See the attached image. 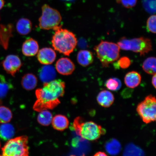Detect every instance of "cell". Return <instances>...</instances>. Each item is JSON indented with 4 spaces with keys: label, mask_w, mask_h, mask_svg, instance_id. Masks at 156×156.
Instances as JSON below:
<instances>
[{
    "label": "cell",
    "mask_w": 156,
    "mask_h": 156,
    "mask_svg": "<svg viewBox=\"0 0 156 156\" xmlns=\"http://www.w3.org/2000/svg\"><path fill=\"white\" fill-rule=\"evenodd\" d=\"M65 83L61 80L44 83L43 87L36 91L37 100L33 106L34 110L40 112L57 107L60 103L59 98L65 93Z\"/></svg>",
    "instance_id": "obj_1"
},
{
    "label": "cell",
    "mask_w": 156,
    "mask_h": 156,
    "mask_svg": "<svg viewBox=\"0 0 156 156\" xmlns=\"http://www.w3.org/2000/svg\"><path fill=\"white\" fill-rule=\"evenodd\" d=\"M55 34L51 41L55 50L64 55L69 56L76 46L77 41L73 33L59 25L54 29Z\"/></svg>",
    "instance_id": "obj_2"
},
{
    "label": "cell",
    "mask_w": 156,
    "mask_h": 156,
    "mask_svg": "<svg viewBox=\"0 0 156 156\" xmlns=\"http://www.w3.org/2000/svg\"><path fill=\"white\" fill-rule=\"evenodd\" d=\"M73 126L77 135L88 141H95L106 133L101 126L92 121L84 122L80 117L74 120Z\"/></svg>",
    "instance_id": "obj_3"
},
{
    "label": "cell",
    "mask_w": 156,
    "mask_h": 156,
    "mask_svg": "<svg viewBox=\"0 0 156 156\" xmlns=\"http://www.w3.org/2000/svg\"><path fill=\"white\" fill-rule=\"evenodd\" d=\"M94 50L104 68L108 67L109 64L119 58L120 48L118 44L102 40L95 46Z\"/></svg>",
    "instance_id": "obj_4"
},
{
    "label": "cell",
    "mask_w": 156,
    "mask_h": 156,
    "mask_svg": "<svg viewBox=\"0 0 156 156\" xmlns=\"http://www.w3.org/2000/svg\"><path fill=\"white\" fill-rule=\"evenodd\" d=\"M120 49L139 53L141 56L145 55L152 50L151 41L149 38L143 37L131 39L122 37L118 42Z\"/></svg>",
    "instance_id": "obj_5"
},
{
    "label": "cell",
    "mask_w": 156,
    "mask_h": 156,
    "mask_svg": "<svg viewBox=\"0 0 156 156\" xmlns=\"http://www.w3.org/2000/svg\"><path fill=\"white\" fill-rule=\"evenodd\" d=\"M28 138L21 136L9 140L2 149L3 156H29Z\"/></svg>",
    "instance_id": "obj_6"
},
{
    "label": "cell",
    "mask_w": 156,
    "mask_h": 156,
    "mask_svg": "<svg viewBox=\"0 0 156 156\" xmlns=\"http://www.w3.org/2000/svg\"><path fill=\"white\" fill-rule=\"evenodd\" d=\"M42 10V15L39 19L40 28L49 30L59 26L62 20L59 12L46 4L43 5Z\"/></svg>",
    "instance_id": "obj_7"
},
{
    "label": "cell",
    "mask_w": 156,
    "mask_h": 156,
    "mask_svg": "<svg viewBox=\"0 0 156 156\" xmlns=\"http://www.w3.org/2000/svg\"><path fill=\"white\" fill-rule=\"evenodd\" d=\"M136 112L144 122L149 124L155 122L156 116V100L155 96L148 95L138 104Z\"/></svg>",
    "instance_id": "obj_8"
},
{
    "label": "cell",
    "mask_w": 156,
    "mask_h": 156,
    "mask_svg": "<svg viewBox=\"0 0 156 156\" xmlns=\"http://www.w3.org/2000/svg\"><path fill=\"white\" fill-rule=\"evenodd\" d=\"M1 64L5 71L13 77H15L22 65L19 56L14 55L7 56Z\"/></svg>",
    "instance_id": "obj_9"
},
{
    "label": "cell",
    "mask_w": 156,
    "mask_h": 156,
    "mask_svg": "<svg viewBox=\"0 0 156 156\" xmlns=\"http://www.w3.org/2000/svg\"><path fill=\"white\" fill-rule=\"evenodd\" d=\"M55 68L58 73L62 75H71L75 70V65L72 60L67 58H59L56 63Z\"/></svg>",
    "instance_id": "obj_10"
},
{
    "label": "cell",
    "mask_w": 156,
    "mask_h": 156,
    "mask_svg": "<svg viewBox=\"0 0 156 156\" xmlns=\"http://www.w3.org/2000/svg\"><path fill=\"white\" fill-rule=\"evenodd\" d=\"M37 58L40 63L44 65H50L55 60L56 54L51 48H45L38 51Z\"/></svg>",
    "instance_id": "obj_11"
},
{
    "label": "cell",
    "mask_w": 156,
    "mask_h": 156,
    "mask_svg": "<svg viewBox=\"0 0 156 156\" xmlns=\"http://www.w3.org/2000/svg\"><path fill=\"white\" fill-rule=\"evenodd\" d=\"M39 51V45L36 40L32 38L27 39L23 43L22 47V53L27 56H34Z\"/></svg>",
    "instance_id": "obj_12"
},
{
    "label": "cell",
    "mask_w": 156,
    "mask_h": 156,
    "mask_svg": "<svg viewBox=\"0 0 156 156\" xmlns=\"http://www.w3.org/2000/svg\"><path fill=\"white\" fill-rule=\"evenodd\" d=\"M39 76L41 81L44 83L50 82L54 80L56 77L55 69L52 66L44 65L39 70Z\"/></svg>",
    "instance_id": "obj_13"
},
{
    "label": "cell",
    "mask_w": 156,
    "mask_h": 156,
    "mask_svg": "<svg viewBox=\"0 0 156 156\" xmlns=\"http://www.w3.org/2000/svg\"><path fill=\"white\" fill-rule=\"evenodd\" d=\"M114 100V95L110 91L107 90L101 91L97 97V100L98 104L105 108H108L112 106Z\"/></svg>",
    "instance_id": "obj_14"
},
{
    "label": "cell",
    "mask_w": 156,
    "mask_h": 156,
    "mask_svg": "<svg viewBox=\"0 0 156 156\" xmlns=\"http://www.w3.org/2000/svg\"><path fill=\"white\" fill-rule=\"evenodd\" d=\"M141 76L138 72L132 71L129 72L124 77V83L127 87L133 89L137 87L141 82Z\"/></svg>",
    "instance_id": "obj_15"
},
{
    "label": "cell",
    "mask_w": 156,
    "mask_h": 156,
    "mask_svg": "<svg viewBox=\"0 0 156 156\" xmlns=\"http://www.w3.org/2000/svg\"><path fill=\"white\" fill-rule=\"evenodd\" d=\"M77 61L83 67H87L93 63L94 56L92 52L87 50H81L78 52Z\"/></svg>",
    "instance_id": "obj_16"
},
{
    "label": "cell",
    "mask_w": 156,
    "mask_h": 156,
    "mask_svg": "<svg viewBox=\"0 0 156 156\" xmlns=\"http://www.w3.org/2000/svg\"><path fill=\"white\" fill-rule=\"evenodd\" d=\"M105 148L107 153L114 156L118 155L122 149L120 142L115 138H112L107 141L105 144Z\"/></svg>",
    "instance_id": "obj_17"
},
{
    "label": "cell",
    "mask_w": 156,
    "mask_h": 156,
    "mask_svg": "<svg viewBox=\"0 0 156 156\" xmlns=\"http://www.w3.org/2000/svg\"><path fill=\"white\" fill-rule=\"evenodd\" d=\"M52 126L55 129L63 131L67 128L69 122L66 116L62 115H58L52 118Z\"/></svg>",
    "instance_id": "obj_18"
},
{
    "label": "cell",
    "mask_w": 156,
    "mask_h": 156,
    "mask_svg": "<svg viewBox=\"0 0 156 156\" xmlns=\"http://www.w3.org/2000/svg\"><path fill=\"white\" fill-rule=\"evenodd\" d=\"M32 23L28 19L22 18L20 19L16 25L17 32L21 35H26L32 30Z\"/></svg>",
    "instance_id": "obj_19"
},
{
    "label": "cell",
    "mask_w": 156,
    "mask_h": 156,
    "mask_svg": "<svg viewBox=\"0 0 156 156\" xmlns=\"http://www.w3.org/2000/svg\"><path fill=\"white\" fill-rule=\"evenodd\" d=\"M37 77L32 73L25 74L22 78L21 83L24 88L28 90H32L37 85Z\"/></svg>",
    "instance_id": "obj_20"
},
{
    "label": "cell",
    "mask_w": 156,
    "mask_h": 156,
    "mask_svg": "<svg viewBox=\"0 0 156 156\" xmlns=\"http://www.w3.org/2000/svg\"><path fill=\"white\" fill-rule=\"evenodd\" d=\"M15 133V128L12 125L7 123L0 126V138L2 140L4 141L10 140Z\"/></svg>",
    "instance_id": "obj_21"
},
{
    "label": "cell",
    "mask_w": 156,
    "mask_h": 156,
    "mask_svg": "<svg viewBox=\"0 0 156 156\" xmlns=\"http://www.w3.org/2000/svg\"><path fill=\"white\" fill-rule=\"evenodd\" d=\"M122 156H145V154L141 148L133 144L129 143L125 147Z\"/></svg>",
    "instance_id": "obj_22"
},
{
    "label": "cell",
    "mask_w": 156,
    "mask_h": 156,
    "mask_svg": "<svg viewBox=\"0 0 156 156\" xmlns=\"http://www.w3.org/2000/svg\"><path fill=\"white\" fill-rule=\"evenodd\" d=\"M156 59L154 57H150L146 59L142 64V68L146 73L149 75L156 74Z\"/></svg>",
    "instance_id": "obj_23"
},
{
    "label": "cell",
    "mask_w": 156,
    "mask_h": 156,
    "mask_svg": "<svg viewBox=\"0 0 156 156\" xmlns=\"http://www.w3.org/2000/svg\"><path fill=\"white\" fill-rule=\"evenodd\" d=\"M13 87L4 76L0 75V99L4 98Z\"/></svg>",
    "instance_id": "obj_24"
},
{
    "label": "cell",
    "mask_w": 156,
    "mask_h": 156,
    "mask_svg": "<svg viewBox=\"0 0 156 156\" xmlns=\"http://www.w3.org/2000/svg\"><path fill=\"white\" fill-rule=\"evenodd\" d=\"M53 118L52 115L49 111L44 110L39 113L37 117L39 123L42 126H47L50 125Z\"/></svg>",
    "instance_id": "obj_25"
},
{
    "label": "cell",
    "mask_w": 156,
    "mask_h": 156,
    "mask_svg": "<svg viewBox=\"0 0 156 156\" xmlns=\"http://www.w3.org/2000/svg\"><path fill=\"white\" fill-rule=\"evenodd\" d=\"M12 118V112L9 108L4 106H0V123H8Z\"/></svg>",
    "instance_id": "obj_26"
},
{
    "label": "cell",
    "mask_w": 156,
    "mask_h": 156,
    "mask_svg": "<svg viewBox=\"0 0 156 156\" xmlns=\"http://www.w3.org/2000/svg\"><path fill=\"white\" fill-rule=\"evenodd\" d=\"M105 85L109 90L115 91L120 89L122 83L118 78H110L106 81Z\"/></svg>",
    "instance_id": "obj_27"
},
{
    "label": "cell",
    "mask_w": 156,
    "mask_h": 156,
    "mask_svg": "<svg viewBox=\"0 0 156 156\" xmlns=\"http://www.w3.org/2000/svg\"><path fill=\"white\" fill-rule=\"evenodd\" d=\"M156 17L155 15L151 16L148 18L146 27L148 31L153 34H156Z\"/></svg>",
    "instance_id": "obj_28"
},
{
    "label": "cell",
    "mask_w": 156,
    "mask_h": 156,
    "mask_svg": "<svg viewBox=\"0 0 156 156\" xmlns=\"http://www.w3.org/2000/svg\"><path fill=\"white\" fill-rule=\"evenodd\" d=\"M116 64H117L119 67L122 69H127L131 64V60L126 56H123L119 59Z\"/></svg>",
    "instance_id": "obj_29"
},
{
    "label": "cell",
    "mask_w": 156,
    "mask_h": 156,
    "mask_svg": "<svg viewBox=\"0 0 156 156\" xmlns=\"http://www.w3.org/2000/svg\"><path fill=\"white\" fill-rule=\"evenodd\" d=\"M144 5L147 11L150 12H153L155 11V0H149L148 2L147 0H144Z\"/></svg>",
    "instance_id": "obj_30"
},
{
    "label": "cell",
    "mask_w": 156,
    "mask_h": 156,
    "mask_svg": "<svg viewBox=\"0 0 156 156\" xmlns=\"http://www.w3.org/2000/svg\"><path fill=\"white\" fill-rule=\"evenodd\" d=\"M137 0H120L121 3L126 8H132L136 5Z\"/></svg>",
    "instance_id": "obj_31"
},
{
    "label": "cell",
    "mask_w": 156,
    "mask_h": 156,
    "mask_svg": "<svg viewBox=\"0 0 156 156\" xmlns=\"http://www.w3.org/2000/svg\"><path fill=\"white\" fill-rule=\"evenodd\" d=\"M152 84L153 86L156 89V74L153 75L152 79Z\"/></svg>",
    "instance_id": "obj_32"
},
{
    "label": "cell",
    "mask_w": 156,
    "mask_h": 156,
    "mask_svg": "<svg viewBox=\"0 0 156 156\" xmlns=\"http://www.w3.org/2000/svg\"><path fill=\"white\" fill-rule=\"evenodd\" d=\"M93 156H108L104 152L99 151L95 153Z\"/></svg>",
    "instance_id": "obj_33"
},
{
    "label": "cell",
    "mask_w": 156,
    "mask_h": 156,
    "mask_svg": "<svg viewBox=\"0 0 156 156\" xmlns=\"http://www.w3.org/2000/svg\"><path fill=\"white\" fill-rule=\"evenodd\" d=\"M4 0H0V10L3 8L5 5Z\"/></svg>",
    "instance_id": "obj_34"
},
{
    "label": "cell",
    "mask_w": 156,
    "mask_h": 156,
    "mask_svg": "<svg viewBox=\"0 0 156 156\" xmlns=\"http://www.w3.org/2000/svg\"><path fill=\"white\" fill-rule=\"evenodd\" d=\"M63 1H68V2H70V1H73V0H63Z\"/></svg>",
    "instance_id": "obj_35"
},
{
    "label": "cell",
    "mask_w": 156,
    "mask_h": 156,
    "mask_svg": "<svg viewBox=\"0 0 156 156\" xmlns=\"http://www.w3.org/2000/svg\"><path fill=\"white\" fill-rule=\"evenodd\" d=\"M1 143H0V148H1Z\"/></svg>",
    "instance_id": "obj_36"
},
{
    "label": "cell",
    "mask_w": 156,
    "mask_h": 156,
    "mask_svg": "<svg viewBox=\"0 0 156 156\" xmlns=\"http://www.w3.org/2000/svg\"><path fill=\"white\" fill-rule=\"evenodd\" d=\"M0 156H2V155H0Z\"/></svg>",
    "instance_id": "obj_37"
}]
</instances>
